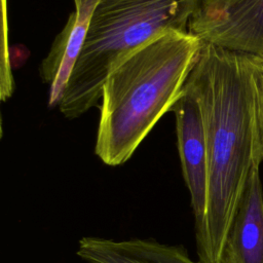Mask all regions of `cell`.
Returning a JSON list of instances; mask_svg holds the SVG:
<instances>
[{
    "label": "cell",
    "mask_w": 263,
    "mask_h": 263,
    "mask_svg": "<svg viewBox=\"0 0 263 263\" xmlns=\"http://www.w3.org/2000/svg\"><path fill=\"white\" fill-rule=\"evenodd\" d=\"M189 32L202 42L263 57V0H200Z\"/></svg>",
    "instance_id": "cell-4"
},
{
    "label": "cell",
    "mask_w": 263,
    "mask_h": 263,
    "mask_svg": "<svg viewBox=\"0 0 263 263\" xmlns=\"http://www.w3.org/2000/svg\"><path fill=\"white\" fill-rule=\"evenodd\" d=\"M260 164L247 179L226 235L222 263H263V191Z\"/></svg>",
    "instance_id": "cell-6"
},
{
    "label": "cell",
    "mask_w": 263,
    "mask_h": 263,
    "mask_svg": "<svg viewBox=\"0 0 263 263\" xmlns=\"http://www.w3.org/2000/svg\"><path fill=\"white\" fill-rule=\"evenodd\" d=\"M200 0H101L59 109L74 119L99 106L108 74L122 60L167 32H189Z\"/></svg>",
    "instance_id": "cell-3"
},
{
    "label": "cell",
    "mask_w": 263,
    "mask_h": 263,
    "mask_svg": "<svg viewBox=\"0 0 263 263\" xmlns=\"http://www.w3.org/2000/svg\"><path fill=\"white\" fill-rule=\"evenodd\" d=\"M254 90V116L256 150L263 160V57L248 55Z\"/></svg>",
    "instance_id": "cell-9"
},
{
    "label": "cell",
    "mask_w": 263,
    "mask_h": 263,
    "mask_svg": "<svg viewBox=\"0 0 263 263\" xmlns=\"http://www.w3.org/2000/svg\"><path fill=\"white\" fill-rule=\"evenodd\" d=\"M77 256L87 263H200L194 261L183 245L153 238L112 239L83 236L78 240Z\"/></svg>",
    "instance_id": "cell-7"
},
{
    "label": "cell",
    "mask_w": 263,
    "mask_h": 263,
    "mask_svg": "<svg viewBox=\"0 0 263 263\" xmlns=\"http://www.w3.org/2000/svg\"><path fill=\"white\" fill-rule=\"evenodd\" d=\"M196 98L208 153V202L203 235L195 245L200 263H222L226 235L256 150L254 90L249 58L202 42L184 84Z\"/></svg>",
    "instance_id": "cell-1"
},
{
    "label": "cell",
    "mask_w": 263,
    "mask_h": 263,
    "mask_svg": "<svg viewBox=\"0 0 263 263\" xmlns=\"http://www.w3.org/2000/svg\"><path fill=\"white\" fill-rule=\"evenodd\" d=\"M177 146L182 174L190 194L195 245L203 235L208 202V153L199 104L186 87L174 104Z\"/></svg>",
    "instance_id": "cell-5"
},
{
    "label": "cell",
    "mask_w": 263,
    "mask_h": 263,
    "mask_svg": "<svg viewBox=\"0 0 263 263\" xmlns=\"http://www.w3.org/2000/svg\"><path fill=\"white\" fill-rule=\"evenodd\" d=\"M202 41L190 32L164 33L108 74L95 153L107 165L125 163L182 95Z\"/></svg>",
    "instance_id": "cell-2"
},
{
    "label": "cell",
    "mask_w": 263,
    "mask_h": 263,
    "mask_svg": "<svg viewBox=\"0 0 263 263\" xmlns=\"http://www.w3.org/2000/svg\"><path fill=\"white\" fill-rule=\"evenodd\" d=\"M101 0H74L75 11L57 36L47 58L42 62V80L50 83L48 106L60 105L69 76L84 41L91 15Z\"/></svg>",
    "instance_id": "cell-8"
}]
</instances>
